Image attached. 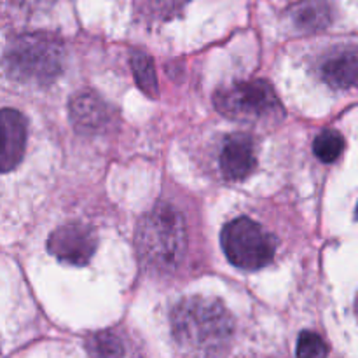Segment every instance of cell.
Masks as SVG:
<instances>
[{"label": "cell", "instance_id": "14", "mask_svg": "<svg viewBox=\"0 0 358 358\" xmlns=\"http://www.w3.org/2000/svg\"><path fill=\"white\" fill-rule=\"evenodd\" d=\"M91 355L94 358H122L124 357V345L121 338L112 331H101L91 336L87 343Z\"/></svg>", "mask_w": 358, "mask_h": 358}, {"label": "cell", "instance_id": "15", "mask_svg": "<svg viewBox=\"0 0 358 358\" xmlns=\"http://www.w3.org/2000/svg\"><path fill=\"white\" fill-rule=\"evenodd\" d=\"M329 346L320 334L311 331L301 332L297 339V358H327Z\"/></svg>", "mask_w": 358, "mask_h": 358}, {"label": "cell", "instance_id": "3", "mask_svg": "<svg viewBox=\"0 0 358 358\" xmlns=\"http://www.w3.org/2000/svg\"><path fill=\"white\" fill-rule=\"evenodd\" d=\"M65 45L49 34H27L16 37L6 51L7 73L30 86H48L65 69Z\"/></svg>", "mask_w": 358, "mask_h": 358}, {"label": "cell", "instance_id": "4", "mask_svg": "<svg viewBox=\"0 0 358 358\" xmlns=\"http://www.w3.org/2000/svg\"><path fill=\"white\" fill-rule=\"evenodd\" d=\"M213 103L226 117L252 124H275L285 115L276 91L264 79L238 80L220 87Z\"/></svg>", "mask_w": 358, "mask_h": 358}, {"label": "cell", "instance_id": "7", "mask_svg": "<svg viewBox=\"0 0 358 358\" xmlns=\"http://www.w3.org/2000/svg\"><path fill=\"white\" fill-rule=\"evenodd\" d=\"M220 171L231 182H241L257 166L255 142L247 133H233L224 140L220 152Z\"/></svg>", "mask_w": 358, "mask_h": 358}, {"label": "cell", "instance_id": "9", "mask_svg": "<svg viewBox=\"0 0 358 358\" xmlns=\"http://www.w3.org/2000/svg\"><path fill=\"white\" fill-rule=\"evenodd\" d=\"M320 73L334 90L358 87V49L339 48L331 51L322 62Z\"/></svg>", "mask_w": 358, "mask_h": 358}, {"label": "cell", "instance_id": "1", "mask_svg": "<svg viewBox=\"0 0 358 358\" xmlns=\"http://www.w3.org/2000/svg\"><path fill=\"white\" fill-rule=\"evenodd\" d=\"M171 332L185 353L210 358L222 353L234 336V320L219 299L191 296L171 311Z\"/></svg>", "mask_w": 358, "mask_h": 358}, {"label": "cell", "instance_id": "2", "mask_svg": "<svg viewBox=\"0 0 358 358\" xmlns=\"http://www.w3.org/2000/svg\"><path fill=\"white\" fill-rule=\"evenodd\" d=\"M136 250L143 264L157 271L177 268L187 252V229L182 213L171 205H157L136 227Z\"/></svg>", "mask_w": 358, "mask_h": 358}, {"label": "cell", "instance_id": "13", "mask_svg": "<svg viewBox=\"0 0 358 358\" xmlns=\"http://www.w3.org/2000/svg\"><path fill=\"white\" fill-rule=\"evenodd\" d=\"M345 136L338 131V129H324L322 133H318V136L313 142V150L315 156L318 157L324 163L331 164L341 157L343 150H345Z\"/></svg>", "mask_w": 358, "mask_h": 358}, {"label": "cell", "instance_id": "17", "mask_svg": "<svg viewBox=\"0 0 358 358\" xmlns=\"http://www.w3.org/2000/svg\"><path fill=\"white\" fill-rule=\"evenodd\" d=\"M357 217H358V208H357Z\"/></svg>", "mask_w": 358, "mask_h": 358}, {"label": "cell", "instance_id": "8", "mask_svg": "<svg viewBox=\"0 0 358 358\" xmlns=\"http://www.w3.org/2000/svg\"><path fill=\"white\" fill-rule=\"evenodd\" d=\"M0 122H2V156H0V164L2 171H10L21 163L27 149V119L23 114L14 108H3L0 114Z\"/></svg>", "mask_w": 358, "mask_h": 358}, {"label": "cell", "instance_id": "10", "mask_svg": "<svg viewBox=\"0 0 358 358\" xmlns=\"http://www.w3.org/2000/svg\"><path fill=\"white\" fill-rule=\"evenodd\" d=\"M110 107L91 91L77 93L70 101V119L80 131H100L110 122Z\"/></svg>", "mask_w": 358, "mask_h": 358}, {"label": "cell", "instance_id": "16", "mask_svg": "<svg viewBox=\"0 0 358 358\" xmlns=\"http://www.w3.org/2000/svg\"><path fill=\"white\" fill-rule=\"evenodd\" d=\"M357 315H358V296H357Z\"/></svg>", "mask_w": 358, "mask_h": 358}, {"label": "cell", "instance_id": "5", "mask_svg": "<svg viewBox=\"0 0 358 358\" xmlns=\"http://www.w3.org/2000/svg\"><path fill=\"white\" fill-rule=\"evenodd\" d=\"M220 243L227 261L245 271L266 268L276 254L275 236L248 217L227 222L220 234Z\"/></svg>", "mask_w": 358, "mask_h": 358}, {"label": "cell", "instance_id": "12", "mask_svg": "<svg viewBox=\"0 0 358 358\" xmlns=\"http://www.w3.org/2000/svg\"><path fill=\"white\" fill-rule=\"evenodd\" d=\"M131 69L133 76H135L136 84L140 90L150 98H157V79H156V70H154V62L149 55L145 52H135L131 56Z\"/></svg>", "mask_w": 358, "mask_h": 358}, {"label": "cell", "instance_id": "11", "mask_svg": "<svg viewBox=\"0 0 358 358\" xmlns=\"http://www.w3.org/2000/svg\"><path fill=\"white\" fill-rule=\"evenodd\" d=\"M292 21L304 34L322 31L331 24L332 9L327 0H303L292 7Z\"/></svg>", "mask_w": 358, "mask_h": 358}, {"label": "cell", "instance_id": "6", "mask_svg": "<svg viewBox=\"0 0 358 358\" xmlns=\"http://www.w3.org/2000/svg\"><path fill=\"white\" fill-rule=\"evenodd\" d=\"M98 247L94 231L86 224H65L51 233L48 240L49 254L70 266H86Z\"/></svg>", "mask_w": 358, "mask_h": 358}]
</instances>
